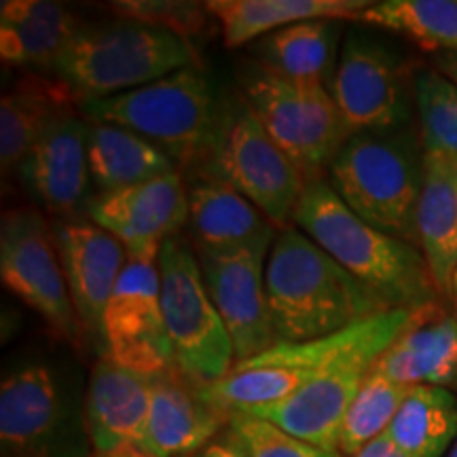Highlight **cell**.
I'll return each mask as SVG.
<instances>
[{"mask_svg": "<svg viewBox=\"0 0 457 457\" xmlns=\"http://www.w3.org/2000/svg\"><path fill=\"white\" fill-rule=\"evenodd\" d=\"M415 111L424 155L457 165V87L441 72L415 74Z\"/></svg>", "mask_w": 457, "mask_h": 457, "instance_id": "obj_31", "label": "cell"}, {"mask_svg": "<svg viewBox=\"0 0 457 457\" xmlns=\"http://www.w3.org/2000/svg\"><path fill=\"white\" fill-rule=\"evenodd\" d=\"M81 98L60 77L26 72L0 100V163L17 170L28 151L60 117L77 112Z\"/></svg>", "mask_w": 457, "mask_h": 457, "instance_id": "obj_20", "label": "cell"}, {"mask_svg": "<svg viewBox=\"0 0 457 457\" xmlns=\"http://www.w3.org/2000/svg\"><path fill=\"white\" fill-rule=\"evenodd\" d=\"M228 430L248 457H343L339 451L316 447L284 432L271 421L245 413H231Z\"/></svg>", "mask_w": 457, "mask_h": 457, "instance_id": "obj_32", "label": "cell"}, {"mask_svg": "<svg viewBox=\"0 0 457 457\" xmlns=\"http://www.w3.org/2000/svg\"><path fill=\"white\" fill-rule=\"evenodd\" d=\"M400 386L447 387L457 381V316L434 310L417 320L373 364Z\"/></svg>", "mask_w": 457, "mask_h": 457, "instance_id": "obj_22", "label": "cell"}, {"mask_svg": "<svg viewBox=\"0 0 457 457\" xmlns=\"http://www.w3.org/2000/svg\"><path fill=\"white\" fill-rule=\"evenodd\" d=\"M83 26L64 4L4 0L0 4V57L26 72L51 71Z\"/></svg>", "mask_w": 457, "mask_h": 457, "instance_id": "obj_21", "label": "cell"}, {"mask_svg": "<svg viewBox=\"0 0 457 457\" xmlns=\"http://www.w3.org/2000/svg\"><path fill=\"white\" fill-rule=\"evenodd\" d=\"M369 4L367 0H208L204 7L219 21L222 43L236 49L301 21H353Z\"/></svg>", "mask_w": 457, "mask_h": 457, "instance_id": "obj_24", "label": "cell"}, {"mask_svg": "<svg viewBox=\"0 0 457 457\" xmlns=\"http://www.w3.org/2000/svg\"><path fill=\"white\" fill-rule=\"evenodd\" d=\"M451 299L457 303V270H455V278H453V295H451Z\"/></svg>", "mask_w": 457, "mask_h": 457, "instance_id": "obj_37", "label": "cell"}, {"mask_svg": "<svg viewBox=\"0 0 457 457\" xmlns=\"http://www.w3.org/2000/svg\"><path fill=\"white\" fill-rule=\"evenodd\" d=\"M114 15L121 20L140 21L159 30H168L191 41L208 24V11L204 4L185 0H119L111 3Z\"/></svg>", "mask_w": 457, "mask_h": 457, "instance_id": "obj_33", "label": "cell"}, {"mask_svg": "<svg viewBox=\"0 0 457 457\" xmlns=\"http://www.w3.org/2000/svg\"><path fill=\"white\" fill-rule=\"evenodd\" d=\"M327 182L353 214L379 231L417 245V205L424 187V146L409 125L352 134Z\"/></svg>", "mask_w": 457, "mask_h": 457, "instance_id": "obj_3", "label": "cell"}, {"mask_svg": "<svg viewBox=\"0 0 457 457\" xmlns=\"http://www.w3.org/2000/svg\"><path fill=\"white\" fill-rule=\"evenodd\" d=\"M278 236V233H276ZM276 236L227 250L195 248L204 284L236 350V364L276 345L265 270Z\"/></svg>", "mask_w": 457, "mask_h": 457, "instance_id": "obj_11", "label": "cell"}, {"mask_svg": "<svg viewBox=\"0 0 457 457\" xmlns=\"http://www.w3.org/2000/svg\"><path fill=\"white\" fill-rule=\"evenodd\" d=\"M353 21L400 34L434 55L457 51V0L370 3Z\"/></svg>", "mask_w": 457, "mask_h": 457, "instance_id": "obj_29", "label": "cell"}, {"mask_svg": "<svg viewBox=\"0 0 457 457\" xmlns=\"http://www.w3.org/2000/svg\"><path fill=\"white\" fill-rule=\"evenodd\" d=\"M102 339L104 358L121 367L151 377L176 369L162 310L159 254L128 256L108 299Z\"/></svg>", "mask_w": 457, "mask_h": 457, "instance_id": "obj_12", "label": "cell"}, {"mask_svg": "<svg viewBox=\"0 0 457 457\" xmlns=\"http://www.w3.org/2000/svg\"><path fill=\"white\" fill-rule=\"evenodd\" d=\"M91 457H129V455H98V453H94Z\"/></svg>", "mask_w": 457, "mask_h": 457, "instance_id": "obj_39", "label": "cell"}, {"mask_svg": "<svg viewBox=\"0 0 457 457\" xmlns=\"http://www.w3.org/2000/svg\"><path fill=\"white\" fill-rule=\"evenodd\" d=\"M239 83L245 104L307 180L324 179L347 140L328 85L279 77L259 62L245 66Z\"/></svg>", "mask_w": 457, "mask_h": 457, "instance_id": "obj_7", "label": "cell"}, {"mask_svg": "<svg viewBox=\"0 0 457 457\" xmlns=\"http://www.w3.org/2000/svg\"><path fill=\"white\" fill-rule=\"evenodd\" d=\"M341 28L335 20H312L286 26L261 38L256 45L259 64L286 79L322 81L333 79Z\"/></svg>", "mask_w": 457, "mask_h": 457, "instance_id": "obj_27", "label": "cell"}, {"mask_svg": "<svg viewBox=\"0 0 457 457\" xmlns=\"http://www.w3.org/2000/svg\"><path fill=\"white\" fill-rule=\"evenodd\" d=\"M188 228L193 245L208 250L239 248L278 233L254 204L231 187L204 176L188 187Z\"/></svg>", "mask_w": 457, "mask_h": 457, "instance_id": "obj_25", "label": "cell"}, {"mask_svg": "<svg viewBox=\"0 0 457 457\" xmlns=\"http://www.w3.org/2000/svg\"><path fill=\"white\" fill-rule=\"evenodd\" d=\"M417 248L424 254L438 295L451 299L457 270V165L430 155H424Z\"/></svg>", "mask_w": 457, "mask_h": 457, "instance_id": "obj_23", "label": "cell"}, {"mask_svg": "<svg viewBox=\"0 0 457 457\" xmlns=\"http://www.w3.org/2000/svg\"><path fill=\"white\" fill-rule=\"evenodd\" d=\"M15 171L32 202L49 214L74 219L79 210H87V119L72 112L51 123Z\"/></svg>", "mask_w": 457, "mask_h": 457, "instance_id": "obj_16", "label": "cell"}, {"mask_svg": "<svg viewBox=\"0 0 457 457\" xmlns=\"http://www.w3.org/2000/svg\"><path fill=\"white\" fill-rule=\"evenodd\" d=\"M71 404L55 370L45 362L11 369L0 384L3 457H72Z\"/></svg>", "mask_w": 457, "mask_h": 457, "instance_id": "obj_13", "label": "cell"}, {"mask_svg": "<svg viewBox=\"0 0 457 457\" xmlns=\"http://www.w3.org/2000/svg\"><path fill=\"white\" fill-rule=\"evenodd\" d=\"M87 162L91 185L98 188L100 195L176 171L174 159L140 134L89 119Z\"/></svg>", "mask_w": 457, "mask_h": 457, "instance_id": "obj_26", "label": "cell"}, {"mask_svg": "<svg viewBox=\"0 0 457 457\" xmlns=\"http://www.w3.org/2000/svg\"><path fill=\"white\" fill-rule=\"evenodd\" d=\"M89 220L125 245L128 256L162 253L188 222V188L179 171L91 199Z\"/></svg>", "mask_w": 457, "mask_h": 457, "instance_id": "obj_14", "label": "cell"}, {"mask_svg": "<svg viewBox=\"0 0 457 457\" xmlns=\"http://www.w3.org/2000/svg\"><path fill=\"white\" fill-rule=\"evenodd\" d=\"M377 360L356 358L313 377L288 398L270 407L239 413L259 417L316 447L339 451V432L347 409L362 387Z\"/></svg>", "mask_w": 457, "mask_h": 457, "instance_id": "obj_18", "label": "cell"}, {"mask_svg": "<svg viewBox=\"0 0 457 457\" xmlns=\"http://www.w3.org/2000/svg\"><path fill=\"white\" fill-rule=\"evenodd\" d=\"M409 390L411 387L400 386L370 369L343 420L339 447H337L339 453L343 457H353L367 445L384 436Z\"/></svg>", "mask_w": 457, "mask_h": 457, "instance_id": "obj_30", "label": "cell"}, {"mask_svg": "<svg viewBox=\"0 0 457 457\" xmlns=\"http://www.w3.org/2000/svg\"><path fill=\"white\" fill-rule=\"evenodd\" d=\"M293 225L392 310L441 299L421 250L353 214L327 179L307 182Z\"/></svg>", "mask_w": 457, "mask_h": 457, "instance_id": "obj_2", "label": "cell"}, {"mask_svg": "<svg viewBox=\"0 0 457 457\" xmlns=\"http://www.w3.org/2000/svg\"><path fill=\"white\" fill-rule=\"evenodd\" d=\"M386 436L409 457H445L457 438V398L447 387H411Z\"/></svg>", "mask_w": 457, "mask_h": 457, "instance_id": "obj_28", "label": "cell"}, {"mask_svg": "<svg viewBox=\"0 0 457 457\" xmlns=\"http://www.w3.org/2000/svg\"><path fill=\"white\" fill-rule=\"evenodd\" d=\"M328 91L350 138L360 131L407 125L415 104V77L398 49L353 28L341 43Z\"/></svg>", "mask_w": 457, "mask_h": 457, "instance_id": "obj_9", "label": "cell"}, {"mask_svg": "<svg viewBox=\"0 0 457 457\" xmlns=\"http://www.w3.org/2000/svg\"><path fill=\"white\" fill-rule=\"evenodd\" d=\"M231 413L202 396V390L179 369L153 377L140 457H193L228 424Z\"/></svg>", "mask_w": 457, "mask_h": 457, "instance_id": "obj_19", "label": "cell"}, {"mask_svg": "<svg viewBox=\"0 0 457 457\" xmlns=\"http://www.w3.org/2000/svg\"><path fill=\"white\" fill-rule=\"evenodd\" d=\"M0 278L4 288L72 345L85 330L74 312L54 227L38 210H9L0 222Z\"/></svg>", "mask_w": 457, "mask_h": 457, "instance_id": "obj_10", "label": "cell"}, {"mask_svg": "<svg viewBox=\"0 0 457 457\" xmlns=\"http://www.w3.org/2000/svg\"><path fill=\"white\" fill-rule=\"evenodd\" d=\"M434 71L441 72L445 79L457 87V51L455 54H436L434 55Z\"/></svg>", "mask_w": 457, "mask_h": 457, "instance_id": "obj_36", "label": "cell"}, {"mask_svg": "<svg viewBox=\"0 0 457 457\" xmlns=\"http://www.w3.org/2000/svg\"><path fill=\"white\" fill-rule=\"evenodd\" d=\"M265 288L278 343L320 339L392 310L295 225L273 239Z\"/></svg>", "mask_w": 457, "mask_h": 457, "instance_id": "obj_1", "label": "cell"}, {"mask_svg": "<svg viewBox=\"0 0 457 457\" xmlns=\"http://www.w3.org/2000/svg\"><path fill=\"white\" fill-rule=\"evenodd\" d=\"M197 176L219 180L265 214L273 227L293 225L307 187L303 170L279 148L244 98L219 111L214 134L197 163Z\"/></svg>", "mask_w": 457, "mask_h": 457, "instance_id": "obj_5", "label": "cell"}, {"mask_svg": "<svg viewBox=\"0 0 457 457\" xmlns=\"http://www.w3.org/2000/svg\"><path fill=\"white\" fill-rule=\"evenodd\" d=\"M455 386H457V381H455Z\"/></svg>", "mask_w": 457, "mask_h": 457, "instance_id": "obj_40", "label": "cell"}, {"mask_svg": "<svg viewBox=\"0 0 457 457\" xmlns=\"http://www.w3.org/2000/svg\"><path fill=\"white\" fill-rule=\"evenodd\" d=\"M193 457H248L244 453L242 445L237 443V438L233 436L231 430H228V436L220 438V441L208 443L202 451H197Z\"/></svg>", "mask_w": 457, "mask_h": 457, "instance_id": "obj_34", "label": "cell"}, {"mask_svg": "<svg viewBox=\"0 0 457 457\" xmlns=\"http://www.w3.org/2000/svg\"><path fill=\"white\" fill-rule=\"evenodd\" d=\"M79 108L89 121L136 131L180 165L199 163L219 117L208 79L193 66L111 98L83 100Z\"/></svg>", "mask_w": 457, "mask_h": 457, "instance_id": "obj_6", "label": "cell"}, {"mask_svg": "<svg viewBox=\"0 0 457 457\" xmlns=\"http://www.w3.org/2000/svg\"><path fill=\"white\" fill-rule=\"evenodd\" d=\"M445 457H457V438H455V443H453V447L449 449V453L445 455Z\"/></svg>", "mask_w": 457, "mask_h": 457, "instance_id": "obj_38", "label": "cell"}, {"mask_svg": "<svg viewBox=\"0 0 457 457\" xmlns=\"http://www.w3.org/2000/svg\"><path fill=\"white\" fill-rule=\"evenodd\" d=\"M353 457H409V455L403 453V451H400L396 445H394L390 438L384 434V436L367 445V447H364L360 453H356Z\"/></svg>", "mask_w": 457, "mask_h": 457, "instance_id": "obj_35", "label": "cell"}, {"mask_svg": "<svg viewBox=\"0 0 457 457\" xmlns=\"http://www.w3.org/2000/svg\"><path fill=\"white\" fill-rule=\"evenodd\" d=\"M159 286L176 369L197 387L225 379L236 367V350L204 284L195 248L179 236L162 245Z\"/></svg>", "mask_w": 457, "mask_h": 457, "instance_id": "obj_8", "label": "cell"}, {"mask_svg": "<svg viewBox=\"0 0 457 457\" xmlns=\"http://www.w3.org/2000/svg\"><path fill=\"white\" fill-rule=\"evenodd\" d=\"M195 47L179 34L121 20L83 26L60 55L54 72L81 100L111 98L191 68Z\"/></svg>", "mask_w": 457, "mask_h": 457, "instance_id": "obj_4", "label": "cell"}, {"mask_svg": "<svg viewBox=\"0 0 457 457\" xmlns=\"http://www.w3.org/2000/svg\"><path fill=\"white\" fill-rule=\"evenodd\" d=\"M151 392V375L108 358L94 364L83 409V430L94 453L140 457Z\"/></svg>", "mask_w": 457, "mask_h": 457, "instance_id": "obj_17", "label": "cell"}, {"mask_svg": "<svg viewBox=\"0 0 457 457\" xmlns=\"http://www.w3.org/2000/svg\"><path fill=\"white\" fill-rule=\"evenodd\" d=\"M51 227L79 322L85 335H94L104 347L102 322L108 299L128 265V250L94 220L64 219Z\"/></svg>", "mask_w": 457, "mask_h": 457, "instance_id": "obj_15", "label": "cell"}]
</instances>
